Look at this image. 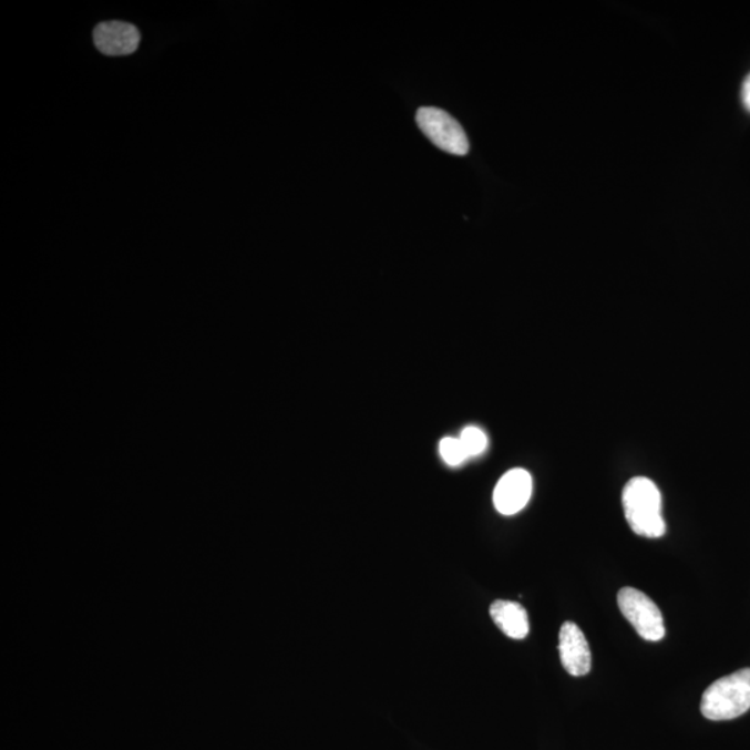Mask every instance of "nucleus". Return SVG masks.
<instances>
[{"label":"nucleus","mask_w":750,"mask_h":750,"mask_svg":"<svg viewBox=\"0 0 750 750\" xmlns=\"http://www.w3.org/2000/svg\"><path fill=\"white\" fill-rule=\"evenodd\" d=\"M623 506L635 534L645 538H660L666 534L661 494L654 481L646 477L629 480L624 486Z\"/></svg>","instance_id":"1"},{"label":"nucleus","mask_w":750,"mask_h":750,"mask_svg":"<svg viewBox=\"0 0 750 750\" xmlns=\"http://www.w3.org/2000/svg\"><path fill=\"white\" fill-rule=\"evenodd\" d=\"M750 709V669L722 677L706 689L700 710L706 719H737Z\"/></svg>","instance_id":"2"},{"label":"nucleus","mask_w":750,"mask_h":750,"mask_svg":"<svg viewBox=\"0 0 750 750\" xmlns=\"http://www.w3.org/2000/svg\"><path fill=\"white\" fill-rule=\"evenodd\" d=\"M617 604L623 616L627 618L640 638L649 643H658L665 638L664 615L648 595L631 587L621 588L617 595Z\"/></svg>","instance_id":"3"},{"label":"nucleus","mask_w":750,"mask_h":750,"mask_svg":"<svg viewBox=\"0 0 750 750\" xmlns=\"http://www.w3.org/2000/svg\"><path fill=\"white\" fill-rule=\"evenodd\" d=\"M415 122L432 144L451 155H468L470 145L462 125L451 114L436 107H421Z\"/></svg>","instance_id":"4"},{"label":"nucleus","mask_w":750,"mask_h":750,"mask_svg":"<svg viewBox=\"0 0 750 750\" xmlns=\"http://www.w3.org/2000/svg\"><path fill=\"white\" fill-rule=\"evenodd\" d=\"M533 495V477L524 469H513L496 484L494 505L496 511L505 516L523 511Z\"/></svg>","instance_id":"5"},{"label":"nucleus","mask_w":750,"mask_h":750,"mask_svg":"<svg viewBox=\"0 0 750 750\" xmlns=\"http://www.w3.org/2000/svg\"><path fill=\"white\" fill-rule=\"evenodd\" d=\"M140 42L138 29L125 21H105L93 30V43L106 56H127L138 49Z\"/></svg>","instance_id":"6"},{"label":"nucleus","mask_w":750,"mask_h":750,"mask_svg":"<svg viewBox=\"0 0 750 750\" xmlns=\"http://www.w3.org/2000/svg\"><path fill=\"white\" fill-rule=\"evenodd\" d=\"M558 651L563 667L573 677H583L590 671V649L582 628L566 621L558 634Z\"/></svg>","instance_id":"7"},{"label":"nucleus","mask_w":750,"mask_h":750,"mask_svg":"<svg viewBox=\"0 0 750 750\" xmlns=\"http://www.w3.org/2000/svg\"><path fill=\"white\" fill-rule=\"evenodd\" d=\"M492 620L512 639H524L530 633L527 612L517 602L496 600L491 605Z\"/></svg>","instance_id":"8"},{"label":"nucleus","mask_w":750,"mask_h":750,"mask_svg":"<svg viewBox=\"0 0 750 750\" xmlns=\"http://www.w3.org/2000/svg\"><path fill=\"white\" fill-rule=\"evenodd\" d=\"M460 441H462L469 458L480 456L481 453H484L486 446H489V436L477 427H468V429L463 430Z\"/></svg>","instance_id":"9"},{"label":"nucleus","mask_w":750,"mask_h":750,"mask_svg":"<svg viewBox=\"0 0 750 750\" xmlns=\"http://www.w3.org/2000/svg\"><path fill=\"white\" fill-rule=\"evenodd\" d=\"M440 453L449 465H459L469 459L460 438H445L440 443Z\"/></svg>","instance_id":"10"},{"label":"nucleus","mask_w":750,"mask_h":750,"mask_svg":"<svg viewBox=\"0 0 750 750\" xmlns=\"http://www.w3.org/2000/svg\"><path fill=\"white\" fill-rule=\"evenodd\" d=\"M742 101L744 107L750 112V74L747 76L742 85Z\"/></svg>","instance_id":"11"}]
</instances>
